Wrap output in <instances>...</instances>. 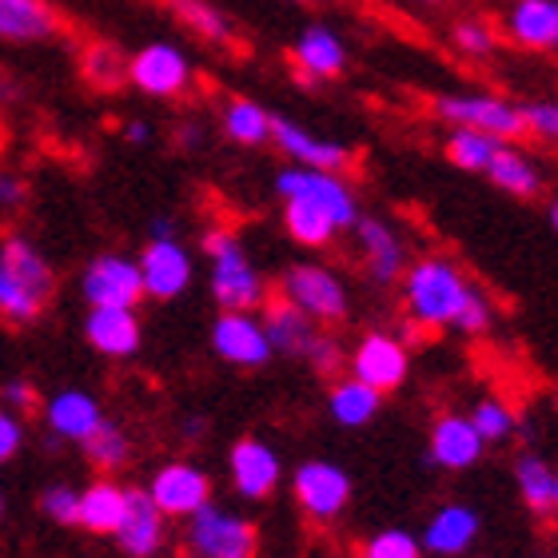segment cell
<instances>
[{
	"mask_svg": "<svg viewBox=\"0 0 558 558\" xmlns=\"http://www.w3.org/2000/svg\"><path fill=\"white\" fill-rule=\"evenodd\" d=\"M208 343L216 351V360L240 367V372H259L276 360L259 312H220L208 331Z\"/></svg>",
	"mask_w": 558,
	"mask_h": 558,
	"instance_id": "12",
	"label": "cell"
},
{
	"mask_svg": "<svg viewBox=\"0 0 558 558\" xmlns=\"http://www.w3.org/2000/svg\"><path fill=\"white\" fill-rule=\"evenodd\" d=\"M487 442L478 439V430L471 427V418L459 415V411H442L435 415L427 430V463L435 471H447V475H459V471H471V466L483 459Z\"/></svg>",
	"mask_w": 558,
	"mask_h": 558,
	"instance_id": "18",
	"label": "cell"
},
{
	"mask_svg": "<svg viewBox=\"0 0 558 558\" xmlns=\"http://www.w3.org/2000/svg\"><path fill=\"white\" fill-rule=\"evenodd\" d=\"M490 327H495V303H490L487 291L475 283V291L466 295L463 312H459L451 331H459V336H466V339H478V336H487Z\"/></svg>",
	"mask_w": 558,
	"mask_h": 558,
	"instance_id": "41",
	"label": "cell"
},
{
	"mask_svg": "<svg viewBox=\"0 0 558 558\" xmlns=\"http://www.w3.org/2000/svg\"><path fill=\"white\" fill-rule=\"evenodd\" d=\"M199 247L208 256V288L220 312H259L271 300L268 279L232 228H223V223L208 228Z\"/></svg>",
	"mask_w": 558,
	"mask_h": 558,
	"instance_id": "2",
	"label": "cell"
},
{
	"mask_svg": "<svg viewBox=\"0 0 558 558\" xmlns=\"http://www.w3.org/2000/svg\"><path fill=\"white\" fill-rule=\"evenodd\" d=\"M466 418H471V427L478 430V439L487 442V447L514 439V430H519V411L499 396H483Z\"/></svg>",
	"mask_w": 558,
	"mask_h": 558,
	"instance_id": "37",
	"label": "cell"
},
{
	"mask_svg": "<svg viewBox=\"0 0 558 558\" xmlns=\"http://www.w3.org/2000/svg\"><path fill=\"white\" fill-rule=\"evenodd\" d=\"M148 499L160 507L168 519L184 523L187 514H196L199 507L211 502V475L192 459H168L151 471V478L144 483Z\"/></svg>",
	"mask_w": 558,
	"mask_h": 558,
	"instance_id": "13",
	"label": "cell"
},
{
	"mask_svg": "<svg viewBox=\"0 0 558 558\" xmlns=\"http://www.w3.org/2000/svg\"><path fill=\"white\" fill-rule=\"evenodd\" d=\"M192 57L172 40H148L129 57V84L148 100H180L192 88Z\"/></svg>",
	"mask_w": 558,
	"mask_h": 558,
	"instance_id": "9",
	"label": "cell"
},
{
	"mask_svg": "<svg viewBox=\"0 0 558 558\" xmlns=\"http://www.w3.org/2000/svg\"><path fill=\"white\" fill-rule=\"evenodd\" d=\"M28 204V180L21 172H9V168H0V216L9 220L16 211Z\"/></svg>",
	"mask_w": 558,
	"mask_h": 558,
	"instance_id": "46",
	"label": "cell"
},
{
	"mask_svg": "<svg viewBox=\"0 0 558 558\" xmlns=\"http://www.w3.org/2000/svg\"><path fill=\"white\" fill-rule=\"evenodd\" d=\"M351 490H355L351 471L336 459H303L291 471V499H295L303 519H312L319 526L343 519V511L351 507Z\"/></svg>",
	"mask_w": 558,
	"mask_h": 558,
	"instance_id": "6",
	"label": "cell"
},
{
	"mask_svg": "<svg viewBox=\"0 0 558 558\" xmlns=\"http://www.w3.org/2000/svg\"><path fill=\"white\" fill-rule=\"evenodd\" d=\"M175 235H180V228H175L172 216H156L148 223V240H175Z\"/></svg>",
	"mask_w": 558,
	"mask_h": 558,
	"instance_id": "49",
	"label": "cell"
},
{
	"mask_svg": "<svg viewBox=\"0 0 558 558\" xmlns=\"http://www.w3.org/2000/svg\"><path fill=\"white\" fill-rule=\"evenodd\" d=\"M384 399L375 387L360 384L355 375H339L336 384L327 387V415L331 423L343 430H360V427H372L379 411H384Z\"/></svg>",
	"mask_w": 558,
	"mask_h": 558,
	"instance_id": "27",
	"label": "cell"
},
{
	"mask_svg": "<svg viewBox=\"0 0 558 558\" xmlns=\"http://www.w3.org/2000/svg\"><path fill=\"white\" fill-rule=\"evenodd\" d=\"M475 283L447 256H418L399 279V303L408 312V336L418 331H451Z\"/></svg>",
	"mask_w": 558,
	"mask_h": 558,
	"instance_id": "1",
	"label": "cell"
},
{
	"mask_svg": "<svg viewBox=\"0 0 558 558\" xmlns=\"http://www.w3.org/2000/svg\"><path fill=\"white\" fill-rule=\"evenodd\" d=\"M351 240H355V256H360L367 283H375V288H396L411 264V247L396 223L387 220V216H367L363 211L360 220H355V228H351Z\"/></svg>",
	"mask_w": 558,
	"mask_h": 558,
	"instance_id": "10",
	"label": "cell"
},
{
	"mask_svg": "<svg viewBox=\"0 0 558 558\" xmlns=\"http://www.w3.org/2000/svg\"><path fill=\"white\" fill-rule=\"evenodd\" d=\"M555 411H558V387H555Z\"/></svg>",
	"mask_w": 558,
	"mask_h": 558,
	"instance_id": "57",
	"label": "cell"
},
{
	"mask_svg": "<svg viewBox=\"0 0 558 558\" xmlns=\"http://www.w3.org/2000/svg\"><path fill=\"white\" fill-rule=\"evenodd\" d=\"M184 550L196 558H259V526L211 499L184 519Z\"/></svg>",
	"mask_w": 558,
	"mask_h": 558,
	"instance_id": "4",
	"label": "cell"
},
{
	"mask_svg": "<svg viewBox=\"0 0 558 558\" xmlns=\"http://www.w3.org/2000/svg\"><path fill=\"white\" fill-rule=\"evenodd\" d=\"M40 418L52 442H76L81 447L100 423H105V403L84 391V387H60L48 399H40Z\"/></svg>",
	"mask_w": 558,
	"mask_h": 558,
	"instance_id": "16",
	"label": "cell"
},
{
	"mask_svg": "<svg viewBox=\"0 0 558 558\" xmlns=\"http://www.w3.org/2000/svg\"><path fill=\"white\" fill-rule=\"evenodd\" d=\"M348 375H355L360 384L375 387L379 396H391L411 379V348L408 339L387 331V327H372L355 339V348L348 351Z\"/></svg>",
	"mask_w": 558,
	"mask_h": 558,
	"instance_id": "8",
	"label": "cell"
},
{
	"mask_svg": "<svg viewBox=\"0 0 558 558\" xmlns=\"http://www.w3.org/2000/svg\"><path fill=\"white\" fill-rule=\"evenodd\" d=\"M64 33V16L48 0H0V40L4 45H45Z\"/></svg>",
	"mask_w": 558,
	"mask_h": 558,
	"instance_id": "25",
	"label": "cell"
},
{
	"mask_svg": "<svg viewBox=\"0 0 558 558\" xmlns=\"http://www.w3.org/2000/svg\"><path fill=\"white\" fill-rule=\"evenodd\" d=\"M81 72L93 88H100V93H117L120 84H129V57H124L117 45L96 40V45L84 48Z\"/></svg>",
	"mask_w": 558,
	"mask_h": 558,
	"instance_id": "36",
	"label": "cell"
},
{
	"mask_svg": "<svg viewBox=\"0 0 558 558\" xmlns=\"http://www.w3.org/2000/svg\"><path fill=\"white\" fill-rule=\"evenodd\" d=\"M84 459H88V466L93 471H100V475H112L117 478V471H124V466L132 463V435L124 427H120L117 418H105L100 427L88 435V439L81 442Z\"/></svg>",
	"mask_w": 558,
	"mask_h": 558,
	"instance_id": "34",
	"label": "cell"
},
{
	"mask_svg": "<svg viewBox=\"0 0 558 558\" xmlns=\"http://www.w3.org/2000/svg\"><path fill=\"white\" fill-rule=\"evenodd\" d=\"M279 300H288L291 307L312 315L324 331L327 327H343L351 319L348 279L339 276L331 264H319V259H295V264H288L283 276H279Z\"/></svg>",
	"mask_w": 558,
	"mask_h": 558,
	"instance_id": "3",
	"label": "cell"
},
{
	"mask_svg": "<svg viewBox=\"0 0 558 558\" xmlns=\"http://www.w3.org/2000/svg\"><path fill=\"white\" fill-rule=\"evenodd\" d=\"M228 478L244 502H268L283 483V459L268 439L244 435L228 451Z\"/></svg>",
	"mask_w": 558,
	"mask_h": 558,
	"instance_id": "15",
	"label": "cell"
},
{
	"mask_svg": "<svg viewBox=\"0 0 558 558\" xmlns=\"http://www.w3.org/2000/svg\"><path fill=\"white\" fill-rule=\"evenodd\" d=\"M430 112L447 124V129H471L487 132L499 140H523V105H514L511 96L495 93H439L430 100Z\"/></svg>",
	"mask_w": 558,
	"mask_h": 558,
	"instance_id": "5",
	"label": "cell"
},
{
	"mask_svg": "<svg viewBox=\"0 0 558 558\" xmlns=\"http://www.w3.org/2000/svg\"><path fill=\"white\" fill-rule=\"evenodd\" d=\"M355 558H360V555H355Z\"/></svg>",
	"mask_w": 558,
	"mask_h": 558,
	"instance_id": "59",
	"label": "cell"
},
{
	"mask_svg": "<svg viewBox=\"0 0 558 558\" xmlns=\"http://www.w3.org/2000/svg\"><path fill=\"white\" fill-rule=\"evenodd\" d=\"M271 144H276L291 163L300 168H319V172H348L351 168V148L339 140H327L319 132L303 129L300 120L279 117L271 120Z\"/></svg>",
	"mask_w": 558,
	"mask_h": 558,
	"instance_id": "19",
	"label": "cell"
},
{
	"mask_svg": "<svg viewBox=\"0 0 558 558\" xmlns=\"http://www.w3.org/2000/svg\"><path fill=\"white\" fill-rule=\"evenodd\" d=\"M0 403L16 415H28V411H40V391H36L33 379H24V375H12L0 384Z\"/></svg>",
	"mask_w": 558,
	"mask_h": 558,
	"instance_id": "45",
	"label": "cell"
},
{
	"mask_svg": "<svg viewBox=\"0 0 558 558\" xmlns=\"http://www.w3.org/2000/svg\"><path fill=\"white\" fill-rule=\"evenodd\" d=\"M502 36L523 52H558V0H511Z\"/></svg>",
	"mask_w": 558,
	"mask_h": 558,
	"instance_id": "23",
	"label": "cell"
},
{
	"mask_svg": "<svg viewBox=\"0 0 558 558\" xmlns=\"http://www.w3.org/2000/svg\"><path fill=\"white\" fill-rule=\"evenodd\" d=\"M303 363H312V372L315 375H339L343 367H348V351H343V343H339L331 331H319V339L312 343V351H307V360Z\"/></svg>",
	"mask_w": 558,
	"mask_h": 558,
	"instance_id": "43",
	"label": "cell"
},
{
	"mask_svg": "<svg viewBox=\"0 0 558 558\" xmlns=\"http://www.w3.org/2000/svg\"><path fill=\"white\" fill-rule=\"evenodd\" d=\"M523 124H526V136L558 148V100H526Z\"/></svg>",
	"mask_w": 558,
	"mask_h": 558,
	"instance_id": "42",
	"label": "cell"
},
{
	"mask_svg": "<svg viewBox=\"0 0 558 558\" xmlns=\"http://www.w3.org/2000/svg\"><path fill=\"white\" fill-rule=\"evenodd\" d=\"M259 319H264L271 351L283 355V360H300V363L307 360L312 343L319 339V331H324L312 315H303L300 307H291V303L279 300V295H271V300L259 307Z\"/></svg>",
	"mask_w": 558,
	"mask_h": 558,
	"instance_id": "24",
	"label": "cell"
},
{
	"mask_svg": "<svg viewBox=\"0 0 558 558\" xmlns=\"http://www.w3.org/2000/svg\"><path fill=\"white\" fill-rule=\"evenodd\" d=\"M547 216H550V228H555V232H558V192H555V199H550Z\"/></svg>",
	"mask_w": 558,
	"mask_h": 558,
	"instance_id": "51",
	"label": "cell"
},
{
	"mask_svg": "<svg viewBox=\"0 0 558 558\" xmlns=\"http://www.w3.org/2000/svg\"><path fill=\"white\" fill-rule=\"evenodd\" d=\"M499 40L502 33L490 21H483V16H459L451 24V48L463 60H490Z\"/></svg>",
	"mask_w": 558,
	"mask_h": 558,
	"instance_id": "38",
	"label": "cell"
},
{
	"mask_svg": "<svg viewBox=\"0 0 558 558\" xmlns=\"http://www.w3.org/2000/svg\"><path fill=\"white\" fill-rule=\"evenodd\" d=\"M120 136H124V144H132V148H144V144H151V136H156V132H151L148 120L132 117V120H124Z\"/></svg>",
	"mask_w": 558,
	"mask_h": 558,
	"instance_id": "47",
	"label": "cell"
},
{
	"mask_svg": "<svg viewBox=\"0 0 558 558\" xmlns=\"http://www.w3.org/2000/svg\"><path fill=\"white\" fill-rule=\"evenodd\" d=\"M0 514H4V490H0Z\"/></svg>",
	"mask_w": 558,
	"mask_h": 558,
	"instance_id": "55",
	"label": "cell"
},
{
	"mask_svg": "<svg viewBox=\"0 0 558 558\" xmlns=\"http://www.w3.org/2000/svg\"><path fill=\"white\" fill-rule=\"evenodd\" d=\"M411 4H423V9H439V4H447V0H411Z\"/></svg>",
	"mask_w": 558,
	"mask_h": 558,
	"instance_id": "53",
	"label": "cell"
},
{
	"mask_svg": "<svg viewBox=\"0 0 558 558\" xmlns=\"http://www.w3.org/2000/svg\"><path fill=\"white\" fill-rule=\"evenodd\" d=\"M175 140H180V144H184L187 151H196L199 144H204V132H199L196 124H184V129L175 132Z\"/></svg>",
	"mask_w": 558,
	"mask_h": 558,
	"instance_id": "50",
	"label": "cell"
},
{
	"mask_svg": "<svg viewBox=\"0 0 558 558\" xmlns=\"http://www.w3.org/2000/svg\"><path fill=\"white\" fill-rule=\"evenodd\" d=\"M124 502H129V487L124 483H117L112 475H96L88 487H81L76 526L96 538H112L120 519H124Z\"/></svg>",
	"mask_w": 558,
	"mask_h": 558,
	"instance_id": "26",
	"label": "cell"
},
{
	"mask_svg": "<svg viewBox=\"0 0 558 558\" xmlns=\"http://www.w3.org/2000/svg\"><path fill=\"white\" fill-rule=\"evenodd\" d=\"M180 435H184L187 442H204V435H208V418H204V415H184V418H180Z\"/></svg>",
	"mask_w": 558,
	"mask_h": 558,
	"instance_id": "48",
	"label": "cell"
},
{
	"mask_svg": "<svg viewBox=\"0 0 558 558\" xmlns=\"http://www.w3.org/2000/svg\"><path fill=\"white\" fill-rule=\"evenodd\" d=\"M163 9L175 24H184L187 33L199 36L204 45L228 48L235 40V21L216 0H163Z\"/></svg>",
	"mask_w": 558,
	"mask_h": 558,
	"instance_id": "31",
	"label": "cell"
},
{
	"mask_svg": "<svg viewBox=\"0 0 558 558\" xmlns=\"http://www.w3.org/2000/svg\"><path fill=\"white\" fill-rule=\"evenodd\" d=\"M24 442H28V423H24V415H16V411H9L0 403V466H9L12 459L21 454Z\"/></svg>",
	"mask_w": 558,
	"mask_h": 558,
	"instance_id": "44",
	"label": "cell"
},
{
	"mask_svg": "<svg viewBox=\"0 0 558 558\" xmlns=\"http://www.w3.org/2000/svg\"><path fill=\"white\" fill-rule=\"evenodd\" d=\"M283 232L300 247L324 252V247H331L343 235V228H339V220L331 211L315 208L307 199H283Z\"/></svg>",
	"mask_w": 558,
	"mask_h": 558,
	"instance_id": "33",
	"label": "cell"
},
{
	"mask_svg": "<svg viewBox=\"0 0 558 558\" xmlns=\"http://www.w3.org/2000/svg\"><path fill=\"white\" fill-rule=\"evenodd\" d=\"M555 558H558V555H555Z\"/></svg>",
	"mask_w": 558,
	"mask_h": 558,
	"instance_id": "60",
	"label": "cell"
},
{
	"mask_svg": "<svg viewBox=\"0 0 558 558\" xmlns=\"http://www.w3.org/2000/svg\"><path fill=\"white\" fill-rule=\"evenodd\" d=\"M550 523H558V478H555V502H550Z\"/></svg>",
	"mask_w": 558,
	"mask_h": 558,
	"instance_id": "52",
	"label": "cell"
},
{
	"mask_svg": "<svg viewBox=\"0 0 558 558\" xmlns=\"http://www.w3.org/2000/svg\"><path fill=\"white\" fill-rule=\"evenodd\" d=\"M140 279H144V300L156 303H172L180 300L192 279H196V259H192V247H184V240H148L144 252L136 256Z\"/></svg>",
	"mask_w": 558,
	"mask_h": 558,
	"instance_id": "14",
	"label": "cell"
},
{
	"mask_svg": "<svg viewBox=\"0 0 558 558\" xmlns=\"http://www.w3.org/2000/svg\"><path fill=\"white\" fill-rule=\"evenodd\" d=\"M295 4H312V0H295Z\"/></svg>",
	"mask_w": 558,
	"mask_h": 558,
	"instance_id": "58",
	"label": "cell"
},
{
	"mask_svg": "<svg viewBox=\"0 0 558 558\" xmlns=\"http://www.w3.org/2000/svg\"><path fill=\"white\" fill-rule=\"evenodd\" d=\"M36 507L48 523L57 526H76V511H81V487L72 483H48L40 495H36Z\"/></svg>",
	"mask_w": 558,
	"mask_h": 558,
	"instance_id": "40",
	"label": "cell"
},
{
	"mask_svg": "<svg viewBox=\"0 0 558 558\" xmlns=\"http://www.w3.org/2000/svg\"><path fill=\"white\" fill-rule=\"evenodd\" d=\"M507 140L487 136V132H471V129H447L442 136V156L459 168V172H487L490 160L499 156V148Z\"/></svg>",
	"mask_w": 558,
	"mask_h": 558,
	"instance_id": "35",
	"label": "cell"
},
{
	"mask_svg": "<svg viewBox=\"0 0 558 558\" xmlns=\"http://www.w3.org/2000/svg\"><path fill=\"white\" fill-rule=\"evenodd\" d=\"M48 303H52V295H45L36 283H28L21 271H12L0 259V324L33 327L48 312Z\"/></svg>",
	"mask_w": 558,
	"mask_h": 558,
	"instance_id": "32",
	"label": "cell"
},
{
	"mask_svg": "<svg viewBox=\"0 0 558 558\" xmlns=\"http://www.w3.org/2000/svg\"><path fill=\"white\" fill-rule=\"evenodd\" d=\"M84 343L112 363L136 360L140 348H144V324L132 307H88Z\"/></svg>",
	"mask_w": 558,
	"mask_h": 558,
	"instance_id": "21",
	"label": "cell"
},
{
	"mask_svg": "<svg viewBox=\"0 0 558 558\" xmlns=\"http://www.w3.org/2000/svg\"><path fill=\"white\" fill-rule=\"evenodd\" d=\"M360 558H427L418 535L403 531V526H387L379 535H372L360 547Z\"/></svg>",
	"mask_w": 558,
	"mask_h": 558,
	"instance_id": "39",
	"label": "cell"
},
{
	"mask_svg": "<svg viewBox=\"0 0 558 558\" xmlns=\"http://www.w3.org/2000/svg\"><path fill=\"white\" fill-rule=\"evenodd\" d=\"M276 196L279 199H307L315 208L331 211L339 220L343 232L355 228V220L363 216L360 196L343 172H319V168H300V163H288L276 172Z\"/></svg>",
	"mask_w": 558,
	"mask_h": 558,
	"instance_id": "7",
	"label": "cell"
},
{
	"mask_svg": "<svg viewBox=\"0 0 558 558\" xmlns=\"http://www.w3.org/2000/svg\"><path fill=\"white\" fill-rule=\"evenodd\" d=\"M291 69L303 84H327L348 72V40L331 24H307L291 45Z\"/></svg>",
	"mask_w": 558,
	"mask_h": 558,
	"instance_id": "20",
	"label": "cell"
},
{
	"mask_svg": "<svg viewBox=\"0 0 558 558\" xmlns=\"http://www.w3.org/2000/svg\"><path fill=\"white\" fill-rule=\"evenodd\" d=\"M168 514L148 499L144 487H129V502H124V519H120L112 543L120 547L124 558H160L168 547Z\"/></svg>",
	"mask_w": 558,
	"mask_h": 558,
	"instance_id": "17",
	"label": "cell"
},
{
	"mask_svg": "<svg viewBox=\"0 0 558 558\" xmlns=\"http://www.w3.org/2000/svg\"><path fill=\"white\" fill-rule=\"evenodd\" d=\"M511 471H514V490H519V499H523L526 511L535 514V519H550L558 466L550 463L547 454L523 451V454H514Z\"/></svg>",
	"mask_w": 558,
	"mask_h": 558,
	"instance_id": "30",
	"label": "cell"
},
{
	"mask_svg": "<svg viewBox=\"0 0 558 558\" xmlns=\"http://www.w3.org/2000/svg\"><path fill=\"white\" fill-rule=\"evenodd\" d=\"M271 120H276V112L252 100V96H232L220 108V132L223 140H232L235 148H268Z\"/></svg>",
	"mask_w": 558,
	"mask_h": 558,
	"instance_id": "29",
	"label": "cell"
},
{
	"mask_svg": "<svg viewBox=\"0 0 558 558\" xmlns=\"http://www.w3.org/2000/svg\"><path fill=\"white\" fill-rule=\"evenodd\" d=\"M9 144V124H4V117H0V148Z\"/></svg>",
	"mask_w": 558,
	"mask_h": 558,
	"instance_id": "54",
	"label": "cell"
},
{
	"mask_svg": "<svg viewBox=\"0 0 558 558\" xmlns=\"http://www.w3.org/2000/svg\"><path fill=\"white\" fill-rule=\"evenodd\" d=\"M175 558H196V555H187V550H184V555H175Z\"/></svg>",
	"mask_w": 558,
	"mask_h": 558,
	"instance_id": "56",
	"label": "cell"
},
{
	"mask_svg": "<svg viewBox=\"0 0 558 558\" xmlns=\"http://www.w3.org/2000/svg\"><path fill=\"white\" fill-rule=\"evenodd\" d=\"M483 535V514L471 502H442L439 511H430L427 526L418 531L423 550L435 558H463Z\"/></svg>",
	"mask_w": 558,
	"mask_h": 558,
	"instance_id": "22",
	"label": "cell"
},
{
	"mask_svg": "<svg viewBox=\"0 0 558 558\" xmlns=\"http://www.w3.org/2000/svg\"><path fill=\"white\" fill-rule=\"evenodd\" d=\"M81 300L88 307H132L144 303L140 264L124 252H100L81 271Z\"/></svg>",
	"mask_w": 558,
	"mask_h": 558,
	"instance_id": "11",
	"label": "cell"
},
{
	"mask_svg": "<svg viewBox=\"0 0 558 558\" xmlns=\"http://www.w3.org/2000/svg\"><path fill=\"white\" fill-rule=\"evenodd\" d=\"M483 175L499 187L502 196H514V199H535V196H543V187H547L543 168L519 148V140H507Z\"/></svg>",
	"mask_w": 558,
	"mask_h": 558,
	"instance_id": "28",
	"label": "cell"
}]
</instances>
